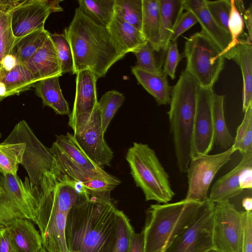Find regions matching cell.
Masks as SVG:
<instances>
[{
    "label": "cell",
    "instance_id": "cell-19",
    "mask_svg": "<svg viewBox=\"0 0 252 252\" xmlns=\"http://www.w3.org/2000/svg\"><path fill=\"white\" fill-rule=\"evenodd\" d=\"M76 92L72 111L68 123L79 116L91 111L97 104L96 83L97 79L89 69L76 73Z\"/></svg>",
    "mask_w": 252,
    "mask_h": 252
},
{
    "label": "cell",
    "instance_id": "cell-48",
    "mask_svg": "<svg viewBox=\"0 0 252 252\" xmlns=\"http://www.w3.org/2000/svg\"><path fill=\"white\" fill-rule=\"evenodd\" d=\"M243 18L248 32V36L246 40L249 43H252V7L251 4L250 7L247 8L244 14Z\"/></svg>",
    "mask_w": 252,
    "mask_h": 252
},
{
    "label": "cell",
    "instance_id": "cell-42",
    "mask_svg": "<svg viewBox=\"0 0 252 252\" xmlns=\"http://www.w3.org/2000/svg\"><path fill=\"white\" fill-rule=\"evenodd\" d=\"M183 9L180 5L175 19L170 38V42L177 41V38L191 27L198 23L195 16L191 12Z\"/></svg>",
    "mask_w": 252,
    "mask_h": 252
},
{
    "label": "cell",
    "instance_id": "cell-54",
    "mask_svg": "<svg viewBox=\"0 0 252 252\" xmlns=\"http://www.w3.org/2000/svg\"><path fill=\"white\" fill-rule=\"evenodd\" d=\"M206 252H219L217 251L216 250L213 249H211Z\"/></svg>",
    "mask_w": 252,
    "mask_h": 252
},
{
    "label": "cell",
    "instance_id": "cell-13",
    "mask_svg": "<svg viewBox=\"0 0 252 252\" xmlns=\"http://www.w3.org/2000/svg\"><path fill=\"white\" fill-rule=\"evenodd\" d=\"M235 151L232 146L219 154L191 158L186 171L188 186L184 199L199 202L207 200L208 189L215 176Z\"/></svg>",
    "mask_w": 252,
    "mask_h": 252
},
{
    "label": "cell",
    "instance_id": "cell-3",
    "mask_svg": "<svg viewBox=\"0 0 252 252\" xmlns=\"http://www.w3.org/2000/svg\"><path fill=\"white\" fill-rule=\"evenodd\" d=\"M200 85L185 70L172 87L167 112L176 164L181 173H186L192 156L194 117Z\"/></svg>",
    "mask_w": 252,
    "mask_h": 252
},
{
    "label": "cell",
    "instance_id": "cell-30",
    "mask_svg": "<svg viewBox=\"0 0 252 252\" xmlns=\"http://www.w3.org/2000/svg\"><path fill=\"white\" fill-rule=\"evenodd\" d=\"M79 7L97 24L107 28L114 14L115 0H78Z\"/></svg>",
    "mask_w": 252,
    "mask_h": 252
},
{
    "label": "cell",
    "instance_id": "cell-39",
    "mask_svg": "<svg viewBox=\"0 0 252 252\" xmlns=\"http://www.w3.org/2000/svg\"><path fill=\"white\" fill-rule=\"evenodd\" d=\"M205 3L206 8L214 21L229 33L228 23L231 9L230 0H205Z\"/></svg>",
    "mask_w": 252,
    "mask_h": 252
},
{
    "label": "cell",
    "instance_id": "cell-23",
    "mask_svg": "<svg viewBox=\"0 0 252 252\" xmlns=\"http://www.w3.org/2000/svg\"><path fill=\"white\" fill-rule=\"evenodd\" d=\"M131 72L137 82L155 99L157 105L169 104L172 90L167 75L162 71L149 72L131 67Z\"/></svg>",
    "mask_w": 252,
    "mask_h": 252
},
{
    "label": "cell",
    "instance_id": "cell-26",
    "mask_svg": "<svg viewBox=\"0 0 252 252\" xmlns=\"http://www.w3.org/2000/svg\"><path fill=\"white\" fill-rule=\"evenodd\" d=\"M0 81L5 85L6 97L30 90L36 82L31 72L21 63L8 71L0 65Z\"/></svg>",
    "mask_w": 252,
    "mask_h": 252
},
{
    "label": "cell",
    "instance_id": "cell-24",
    "mask_svg": "<svg viewBox=\"0 0 252 252\" xmlns=\"http://www.w3.org/2000/svg\"><path fill=\"white\" fill-rule=\"evenodd\" d=\"M35 94L42 101L43 106L51 108L59 115H69V105L63 96L59 77L54 76L36 82L33 86Z\"/></svg>",
    "mask_w": 252,
    "mask_h": 252
},
{
    "label": "cell",
    "instance_id": "cell-58",
    "mask_svg": "<svg viewBox=\"0 0 252 252\" xmlns=\"http://www.w3.org/2000/svg\"><path fill=\"white\" fill-rule=\"evenodd\" d=\"M0 137H1V134H0Z\"/></svg>",
    "mask_w": 252,
    "mask_h": 252
},
{
    "label": "cell",
    "instance_id": "cell-16",
    "mask_svg": "<svg viewBox=\"0 0 252 252\" xmlns=\"http://www.w3.org/2000/svg\"><path fill=\"white\" fill-rule=\"evenodd\" d=\"M214 94L213 88L200 86L194 121L191 158L209 154L213 148L212 103Z\"/></svg>",
    "mask_w": 252,
    "mask_h": 252
},
{
    "label": "cell",
    "instance_id": "cell-27",
    "mask_svg": "<svg viewBox=\"0 0 252 252\" xmlns=\"http://www.w3.org/2000/svg\"><path fill=\"white\" fill-rule=\"evenodd\" d=\"M49 32L42 28L16 38L10 54L17 59L18 63L23 64L43 46Z\"/></svg>",
    "mask_w": 252,
    "mask_h": 252
},
{
    "label": "cell",
    "instance_id": "cell-31",
    "mask_svg": "<svg viewBox=\"0 0 252 252\" xmlns=\"http://www.w3.org/2000/svg\"><path fill=\"white\" fill-rule=\"evenodd\" d=\"M160 49L166 51L170 43L172 28L179 10L181 0H159Z\"/></svg>",
    "mask_w": 252,
    "mask_h": 252
},
{
    "label": "cell",
    "instance_id": "cell-17",
    "mask_svg": "<svg viewBox=\"0 0 252 252\" xmlns=\"http://www.w3.org/2000/svg\"><path fill=\"white\" fill-rule=\"evenodd\" d=\"M242 155L238 164L214 184L208 196L210 202L216 204L229 200L242 192L240 187L241 176L247 167L252 165V152Z\"/></svg>",
    "mask_w": 252,
    "mask_h": 252
},
{
    "label": "cell",
    "instance_id": "cell-25",
    "mask_svg": "<svg viewBox=\"0 0 252 252\" xmlns=\"http://www.w3.org/2000/svg\"><path fill=\"white\" fill-rule=\"evenodd\" d=\"M141 32L155 51L160 50V20L159 0H142Z\"/></svg>",
    "mask_w": 252,
    "mask_h": 252
},
{
    "label": "cell",
    "instance_id": "cell-32",
    "mask_svg": "<svg viewBox=\"0 0 252 252\" xmlns=\"http://www.w3.org/2000/svg\"><path fill=\"white\" fill-rule=\"evenodd\" d=\"M24 143H0V171L3 174L17 175L19 164L23 161Z\"/></svg>",
    "mask_w": 252,
    "mask_h": 252
},
{
    "label": "cell",
    "instance_id": "cell-37",
    "mask_svg": "<svg viewBox=\"0 0 252 252\" xmlns=\"http://www.w3.org/2000/svg\"><path fill=\"white\" fill-rule=\"evenodd\" d=\"M134 232L128 217L121 210L117 214V241L113 252H129Z\"/></svg>",
    "mask_w": 252,
    "mask_h": 252
},
{
    "label": "cell",
    "instance_id": "cell-41",
    "mask_svg": "<svg viewBox=\"0 0 252 252\" xmlns=\"http://www.w3.org/2000/svg\"><path fill=\"white\" fill-rule=\"evenodd\" d=\"M154 51L151 45L147 41L144 45L133 52L137 59V64L134 66L136 68L149 72H161L157 64Z\"/></svg>",
    "mask_w": 252,
    "mask_h": 252
},
{
    "label": "cell",
    "instance_id": "cell-45",
    "mask_svg": "<svg viewBox=\"0 0 252 252\" xmlns=\"http://www.w3.org/2000/svg\"><path fill=\"white\" fill-rule=\"evenodd\" d=\"M183 10L192 13L196 12L206 6L205 0H181Z\"/></svg>",
    "mask_w": 252,
    "mask_h": 252
},
{
    "label": "cell",
    "instance_id": "cell-8",
    "mask_svg": "<svg viewBox=\"0 0 252 252\" xmlns=\"http://www.w3.org/2000/svg\"><path fill=\"white\" fill-rule=\"evenodd\" d=\"M38 184L32 185L28 177L23 181L17 175L3 174L0 184V228L16 220L27 219L34 223L38 206Z\"/></svg>",
    "mask_w": 252,
    "mask_h": 252
},
{
    "label": "cell",
    "instance_id": "cell-34",
    "mask_svg": "<svg viewBox=\"0 0 252 252\" xmlns=\"http://www.w3.org/2000/svg\"><path fill=\"white\" fill-rule=\"evenodd\" d=\"M124 100L125 97L123 94L115 90H111L106 92L98 101L101 127L104 133L110 121Z\"/></svg>",
    "mask_w": 252,
    "mask_h": 252
},
{
    "label": "cell",
    "instance_id": "cell-15",
    "mask_svg": "<svg viewBox=\"0 0 252 252\" xmlns=\"http://www.w3.org/2000/svg\"><path fill=\"white\" fill-rule=\"evenodd\" d=\"M60 9L58 0H25L11 12V27L16 38L34 30L44 28L52 12Z\"/></svg>",
    "mask_w": 252,
    "mask_h": 252
},
{
    "label": "cell",
    "instance_id": "cell-9",
    "mask_svg": "<svg viewBox=\"0 0 252 252\" xmlns=\"http://www.w3.org/2000/svg\"><path fill=\"white\" fill-rule=\"evenodd\" d=\"M185 71L193 77L200 86L213 88L224 68L225 58L213 42L201 32L185 42Z\"/></svg>",
    "mask_w": 252,
    "mask_h": 252
},
{
    "label": "cell",
    "instance_id": "cell-7",
    "mask_svg": "<svg viewBox=\"0 0 252 252\" xmlns=\"http://www.w3.org/2000/svg\"><path fill=\"white\" fill-rule=\"evenodd\" d=\"M49 149L56 164L54 174L63 181L82 185L94 179L112 176L86 155L73 134L67 132L65 135H57Z\"/></svg>",
    "mask_w": 252,
    "mask_h": 252
},
{
    "label": "cell",
    "instance_id": "cell-61",
    "mask_svg": "<svg viewBox=\"0 0 252 252\" xmlns=\"http://www.w3.org/2000/svg\"></svg>",
    "mask_w": 252,
    "mask_h": 252
},
{
    "label": "cell",
    "instance_id": "cell-46",
    "mask_svg": "<svg viewBox=\"0 0 252 252\" xmlns=\"http://www.w3.org/2000/svg\"><path fill=\"white\" fill-rule=\"evenodd\" d=\"M0 252H18L13 245L6 228H4L1 232Z\"/></svg>",
    "mask_w": 252,
    "mask_h": 252
},
{
    "label": "cell",
    "instance_id": "cell-20",
    "mask_svg": "<svg viewBox=\"0 0 252 252\" xmlns=\"http://www.w3.org/2000/svg\"><path fill=\"white\" fill-rule=\"evenodd\" d=\"M5 228L18 252H39L43 248L40 232L31 220L18 219Z\"/></svg>",
    "mask_w": 252,
    "mask_h": 252
},
{
    "label": "cell",
    "instance_id": "cell-18",
    "mask_svg": "<svg viewBox=\"0 0 252 252\" xmlns=\"http://www.w3.org/2000/svg\"><path fill=\"white\" fill-rule=\"evenodd\" d=\"M36 82L63 75L55 46L48 37L43 46L23 63Z\"/></svg>",
    "mask_w": 252,
    "mask_h": 252
},
{
    "label": "cell",
    "instance_id": "cell-59",
    "mask_svg": "<svg viewBox=\"0 0 252 252\" xmlns=\"http://www.w3.org/2000/svg\"><path fill=\"white\" fill-rule=\"evenodd\" d=\"M1 233H0V237Z\"/></svg>",
    "mask_w": 252,
    "mask_h": 252
},
{
    "label": "cell",
    "instance_id": "cell-5",
    "mask_svg": "<svg viewBox=\"0 0 252 252\" xmlns=\"http://www.w3.org/2000/svg\"><path fill=\"white\" fill-rule=\"evenodd\" d=\"M126 159L136 186L143 191L145 201L167 203L175 195L169 176L155 151L147 144L133 142Z\"/></svg>",
    "mask_w": 252,
    "mask_h": 252
},
{
    "label": "cell",
    "instance_id": "cell-57",
    "mask_svg": "<svg viewBox=\"0 0 252 252\" xmlns=\"http://www.w3.org/2000/svg\"><path fill=\"white\" fill-rule=\"evenodd\" d=\"M3 229H4V228H3ZM3 229H1V228H0V233H1V232L2 231V230Z\"/></svg>",
    "mask_w": 252,
    "mask_h": 252
},
{
    "label": "cell",
    "instance_id": "cell-33",
    "mask_svg": "<svg viewBox=\"0 0 252 252\" xmlns=\"http://www.w3.org/2000/svg\"><path fill=\"white\" fill-rule=\"evenodd\" d=\"M114 14L141 31L142 0H115Z\"/></svg>",
    "mask_w": 252,
    "mask_h": 252
},
{
    "label": "cell",
    "instance_id": "cell-14",
    "mask_svg": "<svg viewBox=\"0 0 252 252\" xmlns=\"http://www.w3.org/2000/svg\"><path fill=\"white\" fill-rule=\"evenodd\" d=\"M244 211L229 200L215 204L213 228L214 249L219 252H240Z\"/></svg>",
    "mask_w": 252,
    "mask_h": 252
},
{
    "label": "cell",
    "instance_id": "cell-21",
    "mask_svg": "<svg viewBox=\"0 0 252 252\" xmlns=\"http://www.w3.org/2000/svg\"><path fill=\"white\" fill-rule=\"evenodd\" d=\"M224 57L233 60L241 69L243 81L242 111L244 112L252 103V44L246 40H239Z\"/></svg>",
    "mask_w": 252,
    "mask_h": 252
},
{
    "label": "cell",
    "instance_id": "cell-28",
    "mask_svg": "<svg viewBox=\"0 0 252 252\" xmlns=\"http://www.w3.org/2000/svg\"><path fill=\"white\" fill-rule=\"evenodd\" d=\"M224 95L214 94L213 103V123L214 144L225 150L231 148L234 141L227 126L224 113Z\"/></svg>",
    "mask_w": 252,
    "mask_h": 252
},
{
    "label": "cell",
    "instance_id": "cell-36",
    "mask_svg": "<svg viewBox=\"0 0 252 252\" xmlns=\"http://www.w3.org/2000/svg\"><path fill=\"white\" fill-rule=\"evenodd\" d=\"M49 36L53 42L60 63L62 73H74V63L72 50L69 42L64 34L51 33Z\"/></svg>",
    "mask_w": 252,
    "mask_h": 252
},
{
    "label": "cell",
    "instance_id": "cell-49",
    "mask_svg": "<svg viewBox=\"0 0 252 252\" xmlns=\"http://www.w3.org/2000/svg\"><path fill=\"white\" fill-rule=\"evenodd\" d=\"M240 187L242 190L252 188V165L247 167L243 172Z\"/></svg>",
    "mask_w": 252,
    "mask_h": 252
},
{
    "label": "cell",
    "instance_id": "cell-44",
    "mask_svg": "<svg viewBox=\"0 0 252 252\" xmlns=\"http://www.w3.org/2000/svg\"><path fill=\"white\" fill-rule=\"evenodd\" d=\"M240 252H252V213L244 211Z\"/></svg>",
    "mask_w": 252,
    "mask_h": 252
},
{
    "label": "cell",
    "instance_id": "cell-55",
    "mask_svg": "<svg viewBox=\"0 0 252 252\" xmlns=\"http://www.w3.org/2000/svg\"><path fill=\"white\" fill-rule=\"evenodd\" d=\"M2 177V173L0 171V184L1 182Z\"/></svg>",
    "mask_w": 252,
    "mask_h": 252
},
{
    "label": "cell",
    "instance_id": "cell-29",
    "mask_svg": "<svg viewBox=\"0 0 252 252\" xmlns=\"http://www.w3.org/2000/svg\"><path fill=\"white\" fill-rule=\"evenodd\" d=\"M201 27V32L207 36L217 46L223 56V53L231 42L229 33L221 28L213 19L206 6L192 13Z\"/></svg>",
    "mask_w": 252,
    "mask_h": 252
},
{
    "label": "cell",
    "instance_id": "cell-53",
    "mask_svg": "<svg viewBox=\"0 0 252 252\" xmlns=\"http://www.w3.org/2000/svg\"><path fill=\"white\" fill-rule=\"evenodd\" d=\"M235 4L237 10L241 15L243 16L246 10L245 9L243 1L241 0H235Z\"/></svg>",
    "mask_w": 252,
    "mask_h": 252
},
{
    "label": "cell",
    "instance_id": "cell-6",
    "mask_svg": "<svg viewBox=\"0 0 252 252\" xmlns=\"http://www.w3.org/2000/svg\"><path fill=\"white\" fill-rule=\"evenodd\" d=\"M57 176L45 174L38 183V206L35 224L41 235L42 246L47 252H68L65 237L67 215L60 209L57 198Z\"/></svg>",
    "mask_w": 252,
    "mask_h": 252
},
{
    "label": "cell",
    "instance_id": "cell-1",
    "mask_svg": "<svg viewBox=\"0 0 252 252\" xmlns=\"http://www.w3.org/2000/svg\"><path fill=\"white\" fill-rule=\"evenodd\" d=\"M110 192H80L66 218L68 252H113L117 241L118 209Z\"/></svg>",
    "mask_w": 252,
    "mask_h": 252
},
{
    "label": "cell",
    "instance_id": "cell-22",
    "mask_svg": "<svg viewBox=\"0 0 252 252\" xmlns=\"http://www.w3.org/2000/svg\"><path fill=\"white\" fill-rule=\"evenodd\" d=\"M107 28L118 50L125 55L133 53L147 42L140 31L115 14Z\"/></svg>",
    "mask_w": 252,
    "mask_h": 252
},
{
    "label": "cell",
    "instance_id": "cell-11",
    "mask_svg": "<svg viewBox=\"0 0 252 252\" xmlns=\"http://www.w3.org/2000/svg\"><path fill=\"white\" fill-rule=\"evenodd\" d=\"M73 135L86 155L100 167L110 166L113 152L104 138L100 115L97 104L90 111L77 117L68 123Z\"/></svg>",
    "mask_w": 252,
    "mask_h": 252
},
{
    "label": "cell",
    "instance_id": "cell-10",
    "mask_svg": "<svg viewBox=\"0 0 252 252\" xmlns=\"http://www.w3.org/2000/svg\"><path fill=\"white\" fill-rule=\"evenodd\" d=\"M2 142L25 144L21 165L32 185H37L47 173H55L56 164L50 149L40 141L26 121L17 123Z\"/></svg>",
    "mask_w": 252,
    "mask_h": 252
},
{
    "label": "cell",
    "instance_id": "cell-60",
    "mask_svg": "<svg viewBox=\"0 0 252 252\" xmlns=\"http://www.w3.org/2000/svg\"></svg>",
    "mask_w": 252,
    "mask_h": 252
},
{
    "label": "cell",
    "instance_id": "cell-2",
    "mask_svg": "<svg viewBox=\"0 0 252 252\" xmlns=\"http://www.w3.org/2000/svg\"><path fill=\"white\" fill-rule=\"evenodd\" d=\"M63 33L72 50L73 74L89 69L98 79L126 55L118 50L108 29L97 24L79 7Z\"/></svg>",
    "mask_w": 252,
    "mask_h": 252
},
{
    "label": "cell",
    "instance_id": "cell-12",
    "mask_svg": "<svg viewBox=\"0 0 252 252\" xmlns=\"http://www.w3.org/2000/svg\"><path fill=\"white\" fill-rule=\"evenodd\" d=\"M215 205L208 199L205 201L191 221L174 238L165 252H206L214 249Z\"/></svg>",
    "mask_w": 252,
    "mask_h": 252
},
{
    "label": "cell",
    "instance_id": "cell-47",
    "mask_svg": "<svg viewBox=\"0 0 252 252\" xmlns=\"http://www.w3.org/2000/svg\"><path fill=\"white\" fill-rule=\"evenodd\" d=\"M129 252H144V237L142 231L141 233H133Z\"/></svg>",
    "mask_w": 252,
    "mask_h": 252
},
{
    "label": "cell",
    "instance_id": "cell-38",
    "mask_svg": "<svg viewBox=\"0 0 252 252\" xmlns=\"http://www.w3.org/2000/svg\"><path fill=\"white\" fill-rule=\"evenodd\" d=\"M11 12L0 11V64L2 58L10 53L16 39L11 27Z\"/></svg>",
    "mask_w": 252,
    "mask_h": 252
},
{
    "label": "cell",
    "instance_id": "cell-40",
    "mask_svg": "<svg viewBox=\"0 0 252 252\" xmlns=\"http://www.w3.org/2000/svg\"><path fill=\"white\" fill-rule=\"evenodd\" d=\"M231 9L228 20V28L231 41L224 51V55L233 48L239 42V37L243 32L244 22L243 16L237 10L235 0H230Z\"/></svg>",
    "mask_w": 252,
    "mask_h": 252
},
{
    "label": "cell",
    "instance_id": "cell-52",
    "mask_svg": "<svg viewBox=\"0 0 252 252\" xmlns=\"http://www.w3.org/2000/svg\"><path fill=\"white\" fill-rule=\"evenodd\" d=\"M242 204L246 211H252V198L251 197H246L242 200Z\"/></svg>",
    "mask_w": 252,
    "mask_h": 252
},
{
    "label": "cell",
    "instance_id": "cell-50",
    "mask_svg": "<svg viewBox=\"0 0 252 252\" xmlns=\"http://www.w3.org/2000/svg\"><path fill=\"white\" fill-rule=\"evenodd\" d=\"M18 64L17 59L11 54L4 56L0 62V65L6 71H10Z\"/></svg>",
    "mask_w": 252,
    "mask_h": 252
},
{
    "label": "cell",
    "instance_id": "cell-4",
    "mask_svg": "<svg viewBox=\"0 0 252 252\" xmlns=\"http://www.w3.org/2000/svg\"><path fill=\"white\" fill-rule=\"evenodd\" d=\"M203 202L184 199L174 203L151 205L146 210L142 230L144 252H165Z\"/></svg>",
    "mask_w": 252,
    "mask_h": 252
},
{
    "label": "cell",
    "instance_id": "cell-51",
    "mask_svg": "<svg viewBox=\"0 0 252 252\" xmlns=\"http://www.w3.org/2000/svg\"><path fill=\"white\" fill-rule=\"evenodd\" d=\"M25 0H0V11L10 12Z\"/></svg>",
    "mask_w": 252,
    "mask_h": 252
},
{
    "label": "cell",
    "instance_id": "cell-35",
    "mask_svg": "<svg viewBox=\"0 0 252 252\" xmlns=\"http://www.w3.org/2000/svg\"><path fill=\"white\" fill-rule=\"evenodd\" d=\"M244 113V118L237 128L232 145L241 155L252 152V103Z\"/></svg>",
    "mask_w": 252,
    "mask_h": 252
},
{
    "label": "cell",
    "instance_id": "cell-56",
    "mask_svg": "<svg viewBox=\"0 0 252 252\" xmlns=\"http://www.w3.org/2000/svg\"><path fill=\"white\" fill-rule=\"evenodd\" d=\"M39 252H47L45 250L42 248Z\"/></svg>",
    "mask_w": 252,
    "mask_h": 252
},
{
    "label": "cell",
    "instance_id": "cell-43",
    "mask_svg": "<svg viewBox=\"0 0 252 252\" xmlns=\"http://www.w3.org/2000/svg\"><path fill=\"white\" fill-rule=\"evenodd\" d=\"M163 72L172 79L175 78L177 67L181 61L177 41L170 42L167 49Z\"/></svg>",
    "mask_w": 252,
    "mask_h": 252
}]
</instances>
